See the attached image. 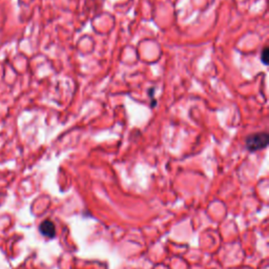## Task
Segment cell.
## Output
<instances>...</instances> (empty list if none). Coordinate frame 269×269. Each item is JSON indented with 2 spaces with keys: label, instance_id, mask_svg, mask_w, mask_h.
I'll use <instances>...</instances> for the list:
<instances>
[{
  "label": "cell",
  "instance_id": "obj_3",
  "mask_svg": "<svg viewBox=\"0 0 269 269\" xmlns=\"http://www.w3.org/2000/svg\"><path fill=\"white\" fill-rule=\"evenodd\" d=\"M261 61L265 65H267L269 62V49L267 47H265L261 53Z\"/></svg>",
  "mask_w": 269,
  "mask_h": 269
},
{
  "label": "cell",
  "instance_id": "obj_1",
  "mask_svg": "<svg viewBox=\"0 0 269 269\" xmlns=\"http://www.w3.org/2000/svg\"><path fill=\"white\" fill-rule=\"evenodd\" d=\"M269 136L266 131L251 133L245 139V147L249 152H258L268 145Z\"/></svg>",
  "mask_w": 269,
  "mask_h": 269
},
{
  "label": "cell",
  "instance_id": "obj_2",
  "mask_svg": "<svg viewBox=\"0 0 269 269\" xmlns=\"http://www.w3.org/2000/svg\"><path fill=\"white\" fill-rule=\"evenodd\" d=\"M39 230H40L41 234H43L44 237H47V238H54L56 234V228H55L54 223L50 220L43 221L40 224Z\"/></svg>",
  "mask_w": 269,
  "mask_h": 269
}]
</instances>
